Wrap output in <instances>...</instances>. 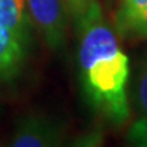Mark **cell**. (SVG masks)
<instances>
[{
  "mask_svg": "<svg viewBox=\"0 0 147 147\" xmlns=\"http://www.w3.org/2000/svg\"><path fill=\"white\" fill-rule=\"evenodd\" d=\"M76 22L79 80L84 100L112 125H124L131 115L127 94L129 59L97 0Z\"/></svg>",
  "mask_w": 147,
  "mask_h": 147,
  "instance_id": "6da1fadb",
  "label": "cell"
},
{
  "mask_svg": "<svg viewBox=\"0 0 147 147\" xmlns=\"http://www.w3.org/2000/svg\"><path fill=\"white\" fill-rule=\"evenodd\" d=\"M34 26L47 45L57 51L67 38V4L64 0H25Z\"/></svg>",
  "mask_w": 147,
  "mask_h": 147,
  "instance_id": "3957f363",
  "label": "cell"
},
{
  "mask_svg": "<svg viewBox=\"0 0 147 147\" xmlns=\"http://www.w3.org/2000/svg\"><path fill=\"white\" fill-rule=\"evenodd\" d=\"M125 140L131 146L147 147V116H142L129 127Z\"/></svg>",
  "mask_w": 147,
  "mask_h": 147,
  "instance_id": "ba28073f",
  "label": "cell"
},
{
  "mask_svg": "<svg viewBox=\"0 0 147 147\" xmlns=\"http://www.w3.org/2000/svg\"><path fill=\"white\" fill-rule=\"evenodd\" d=\"M64 1H65L67 8L71 12V15L78 21L79 18L87 11V8H89V5L91 4L93 0H64Z\"/></svg>",
  "mask_w": 147,
  "mask_h": 147,
  "instance_id": "9c48e42d",
  "label": "cell"
},
{
  "mask_svg": "<svg viewBox=\"0 0 147 147\" xmlns=\"http://www.w3.org/2000/svg\"><path fill=\"white\" fill-rule=\"evenodd\" d=\"M63 142V125L52 117L40 113L22 116L10 138L12 147H56Z\"/></svg>",
  "mask_w": 147,
  "mask_h": 147,
  "instance_id": "7a4b0ae2",
  "label": "cell"
},
{
  "mask_svg": "<svg viewBox=\"0 0 147 147\" xmlns=\"http://www.w3.org/2000/svg\"><path fill=\"white\" fill-rule=\"evenodd\" d=\"M29 40L0 26V83L14 79L26 60Z\"/></svg>",
  "mask_w": 147,
  "mask_h": 147,
  "instance_id": "5b68a950",
  "label": "cell"
},
{
  "mask_svg": "<svg viewBox=\"0 0 147 147\" xmlns=\"http://www.w3.org/2000/svg\"><path fill=\"white\" fill-rule=\"evenodd\" d=\"M134 101L138 112L142 116H147V60L142 64L138 74Z\"/></svg>",
  "mask_w": 147,
  "mask_h": 147,
  "instance_id": "52a82bcc",
  "label": "cell"
},
{
  "mask_svg": "<svg viewBox=\"0 0 147 147\" xmlns=\"http://www.w3.org/2000/svg\"><path fill=\"white\" fill-rule=\"evenodd\" d=\"M115 29L124 40H147V0H120Z\"/></svg>",
  "mask_w": 147,
  "mask_h": 147,
  "instance_id": "277c9868",
  "label": "cell"
},
{
  "mask_svg": "<svg viewBox=\"0 0 147 147\" xmlns=\"http://www.w3.org/2000/svg\"><path fill=\"white\" fill-rule=\"evenodd\" d=\"M30 16L25 0H0V26L30 38Z\"/></svg>",
  "mask_w": 147,
  "mask_h": 147,
  "instance_id": "8992f818",
  "label": "cell"
}]
</instances>
